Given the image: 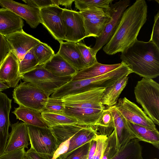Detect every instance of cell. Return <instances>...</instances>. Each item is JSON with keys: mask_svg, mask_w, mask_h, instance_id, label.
Listing matches in <instances>:
<instances>
[{"mask_svg": "<svg viewBox=\"0 0 159 159\" xmlns=\"http://www.w3.org/2000/svg\"><path fill=\"white\" fill-rule=\"evenodd\" d=\"M147 5L144 0H137L123 12L118 25L103 50L108 55L122 52L137 39L146 22Z\"/></svg>", "mask_w": 159, "mask_h": 159, "instance_id": "6da1fadb", "label": "cell"}, {"mask_svg": "<svg viewBox=\"0 0 159 159\" xmlns=\"http://www.w3.org/2000/svg\"><path fill=\"white\" fill-rule=\"evenodd\" d=\"M120 58L140 77L152 79L159 75V48L151 41L137 39L121 52Z\"/></svg>", "mask_w": 159, "mask_h": 159, "instance_id": "7a4b0ae2", "label": "cell"}, {"mask_svg": "<svg viewBox=\"0 0 159 159\" xmlns=\"http://www.w3.org/2000/svg\"><path fill=\"white\" fill-rule=\"evenodd\" d=\"M105 88H99L81 93L64 97V114L76 118L78 123L89 124L97 118L98 109L105 108L101 102Z\"/></svg>", "mask_w": 159, "mask_h": 159, "instance_id": "3957f363", "label": "cell"}, {"mask_svg": "<svg viewBox=\"0 0 159 159\" xmlns=\"http://www.w3.org/2000/svg\"><path fill=\"white\" fill-rule=\"evenodd\" d=\"M136 102L155 124L159 125V84L152 79L143 78L134 88Z\"/></svg>", "mask_w": 159, "mask_h": 159, "instance_id": "277c9868", "label": "cell"}, {"mask_svg": "<svg viewBox=\"0 0 159 159\" xmlns=\"http://www.w3.org/2000/svg\"><path fill=\"white\" fill-rule=\"evenodd\" d=\"M12 96L14 102L19 106L41 113L49 97L37 86L26 82H21L14 88Z\"/></svg>", "mask_w": 159, "mask_h": 159, "instance_id": "5b68a950", "label": "cell"}, {"mask_svg": "<svg viewBox=\"0 0 159 159\" xmlns=\"http://www.w3.org/2000/svg\"><path fill=\"white\" fill-rule=\"evenodd\" d=\"M72 76H58L43 67L38 66L21 75V79L24 82L33 84L49 97L59 88L71 80Z\"/></svg>", "mask_w": 159, "mask_h": 159, "instance_id": "8992f818", "label": "cell"}, {"mask_svg": "<svg viewBox=\"0 0 159 159\" xmlns=\"http://www.w3.org/2000/svg\"><path fill=\"white\" fill-rule=\"evenodd\" d=\"M30 148L40 153L53 154L58 147L50 128L27 125Z\"/></svg>", "mask_w": 159, "mask_h": 159, "instance_id": "52a82bcc", "label": "cell"}, {"mask_svg": "<svg viewBox=\"0 0 159 159\" xmlns=\"http://www.w3.org/2000/svg\"><path fill=\"white\" fill-rule=\"evenodd\" d=\"M130 3L129 0H120L114 4L111 3L109 12L111 19L105 25L101 35L96 38L94 46L90 48L94 55L96 56L98 51L109 41L118 25L123 12L129 7Z\"/></svg>", "mask_w": 159, "mask_h": 159, "instance_id": "ba28073f", "label": "cell"}, {"mask_svg": "<svg viewBox=\"0 0 159 159\" xmlns=\"http://www.w3.org/2000/svg\"><path fill=\"white\" fill-rule=\"evenodd\" d=\"M62 18L65 41L77 43L89 37L85 26L84 19L80 12L64 8Z\"/></svg>", "mask_w": 159, "mask_h": 159, "instance_id": "9c48e42d", "label": "cell"}, {"mask_svg": "<svg viewBox=\"0 0 159 159\" xmlns=\"http://www.w3.org/2000/svg\"><path fill=\"white\" fill-rule=\"evenodd\" d=\"M41 23L59 43L65 40L62 18L63 8L51 5L40 9Z\"/></svg>", "mask_w": 159, "mask_h": 159, "instance_id": "30bf717a", "label": "cell"}, {"mask_svg": "<svg viewBox=\"0 0 159 159\" xmlns=\"http://www.w3.org/2000/svg\"><path fill=\"white\" fill-rule=\"evenodd\" d=\"M115 106L128 121L152 130L158 131L155 124L142 109L126 97L120 98Z\"/></svg>", "mask_w": 159, "mask_h": 159, "instance_id": "8fae6325", "label": "cell"}, {"mask_svg": "<svg viewBox=\"0 0 159 159\" xmlns=\"http://www.w3.org/2000/svg\"><path fill=\"white\" fill-rule=\"evenodd\" d=\"M109 11L94 7L80 11L83 17L89 37L96 38L101 35L105 25L111 19Z\"/></svg>", "mask_w": 159, "mask_h": 159, "instance_id": "7c38bea8", "label": "cell"}, {"mask_svg": "<svg viewBox=\"0 0 159 159\" xmlns=\"http://www.w3.org/2000/svg\"><path fill=\"white\" fill-rule=\"evenodd\" d=\"M5 37L9 50L15 53L19 61L29 50L41 42L23 30Z\"/></svg>", "mask_w": 159, "mask_h": 159, "instance_id": "4fadbf2b", "label": "cell"}, {"mask_svg": "<svg viewBox=\"0 0 159 159\" xmlns=\"http://www.w3.org/2000/svg\"><path fill=\"white\" fill-rule=\"evenodd\" d=\"M0 6L24 19L32 28H36L41 23L40 9L13 0H0Z\"/></svg>", "mask_w": 159, "mask_h": 159, "instance_id": "5bb4252c", "label": "cell"}, {"mask_svg": "<svg viewBox=\"0 0 159 159\" xmlns=\"http://www.w3.org/2000/svg\"><path fill=\"white\" fill-rule=\"evenodd\" d=\"M19 64L17 57L10 50L0 65V80L10 88H15L21 79Z\"/></svg>", "mask_w": 159, "mask_h": 159, "instance_id": "9a60e30c", "label": "cell"}, {"mask_svg": "<svg viewBox=\"0 0 159 159\" xmlns=\"http://www.w3.org/2000/svg\"><path fill=\"white\" fill-rule=\"evenodd\" d=\"M109 108L113 118L116 147L118 151L134 138L127 120L119 112L115 106Z\"/></svg>", "mask_w": 159, "mask_h": 159, "instance_id": "2e32d148", "label": "cell"}, {"mask_svg": "<svg viewBox=\"0 0 159 159\" xmlns=\"http://www.w3.org/2000/svg\"><path fill=\"white\" fill-rule=\"evenodd\" d=\"M11 127L4 152H13L22 148H28L29 138L26 124L18 121L12 124Z\"/></svg>", "mask_w": 159, "mask_h": 159, "instance_id": "e0dca14e", "label": "cell"}, {"mask_svg": "<svg viewBox=\"0 0 159 159\" xmlns=\"http://www.w3.org/2000/svg\"><path fill=\"white\" fill-rule=\"evenodd\" d=\"M11 102L6 94L0 92V155L4 152L9 135Z\"/></svg>", "mask_w": 159, "mask_h": 159, "instance_id": "ac0fdd59", "label": "cell"}, {"mask_svg": "<svg viewBox=\"0 0 159 159\" xmlns=\"http://www.w3.org/2000/svg\"><path fill=\"white\" fill-rule=\"evenodd\" d=\"M57 53L78 71L86 68L84 59L76 43L61 42Z\"/></svg>", "mask_w": 159, "mask_h": 159, "instance_id": "d6986e66", "label": "cell"}, {"mask_svg": "<svg viewBox=\"0 0 159 159\" xmlns=\"http://www.w3.org/2000/svg\"><path fill=\"white\" fill-rule=\"evenodd\" d=\"M24 21L10 10L0 8V34L4 36L23 30Z\"/></svg>", "mask_w": 159, "mask_h": 159, "instance_id": "ffe728a7", "label": "cell"}, {"mask_svg": "<svg viewBox=\"0 0 159 159\" xmlns=\"http://www.w3.org/2000/svg\"><path fill=\"white\" fill-rule=\"evenodd\" d=\"M43 67L54 75L59 77L72 76L78 71L57 53Z\"/></svg>", "mask_w": 159, "mask_h": 159, "instance_id": "44dd1931", "label": "cell"}, {"mask_svg": "<svg viewBox=\"0 0 159 159\" xmlns=\"http://www.w3.org/2000/svg\"><path fill=\"white\" fill-rule=\"evenodd\" d=\"M121 65V63L106 65L98 62L90 66L78 71L72 76L71 80H79L98 76L115 69Z\"/></svg>", "mask_w": 159, "mask_h": 159, "instance_id": "7402d4cb", "label": "cell"}, {"mask_svg": "<svg viewBox=\"0 0 159 159\" xmlns=\"http://www.w3.org/2000/svg\"><path fill=\"white\" fill-rule=\"evenodd\" d=\"M12 113L16 116V119L22 120L27 125L41 127H48L41 113L36 110L19 106L15 108Z\"/></svg>", "mask_w": 159, "mask_h": 159, "instance_id": "603a6c76", "label": "cell"}, {"mask_svg": "<svg viewBox=\"0 0 159 159\" xmlns=\"http://www.w3.org/2000/svg\"><path fill=\"white\" fill-rule=\"evenodd\" d=\"M128 77L126 76L112 85L105 88L102 95L101 102L106 107L115 105L120 95L126 86Z\"/></svg>", "mask_w": 159, "mask_h": 159, "instance_id": "cb8c5ba5", "label": "cell"}, {"mask_svg": "<svg viewBox=\"0 0 159 159\" xmlns=\"http://www.w3.org/2000/svg\"><path fill=\"white\" fill-rule=\"evenodd\" d=\"M127 121L134 139L150 143L156 148L159 149V132L158 130H152Z\"/></svg>", "mask_w": 159, "mask_h": 159, "instance_id": "d4e9b609", "label": "cell"}, {"mask_svg": "<svg viewBox=\"0 0 159 159\" xmlns=\"http://www.w3.org/2000/svg\"><path fill=\"white\" fill-rule=\"evenodd\" d=\"M98 134L94 127L86 126L70 138L69 148L66 153L95 139Z\"/></svg>", "mask_w": 159, "mask_h": 159, "instance_id": "484cf974", "label": "cell"}, {"mask_svg": "<svg viewBox=\"0 0 159 159\" xmlns=\"http://www.w3.org/2000/svg\"><path fill=\"white\" fill-rule=\"evenodd\" d=\"M86 125L77 123L59 125L50 127L49 128L56 139L59 147L61 144L71 138Z\"/></svg>", "mask_w": 159, "mask_h": 159, "instance_id": "4316f807", "label": "cell"}, {"mask_svg": "<svg viewBox=\"0 0 159 159\" xmlns=\"http://www.w3.org/2000/svg\"><path fill=\"white\" fill-rule=\"evenodd\" d=\"M112 159H143L139 141L136 139H131Z\"/></svg>", "mask_w": 159, "mask_h": 159, "instance_id": "83f0119b", "label": "cell"}, {"mask_svg": "<svg viewBox=\"0 0 159 159\" xmlns=\"http://www.w3.org/2000/svg\"><path fill=\"white\" fill-rule=\"evenodd\" d=\"M99 135L108 136L114 129L113 118L109 107H106L94 127Z\"/></svg>", "mask_w": 159, "mask_h": 159, "instance_id": "f1b7e54d", "label": "cell"}, {"mask_svg": "<svg viewBox=\"0 0 159 159\" xmlns=\"http://www.w3.org/2000/svg\"><path fill=\"white\" fill-rule=\"evenodd\" d=\"M33 49L38 67H43L55 54L54 51L49 46L42 42L34 46Z\"/></svg>", "mask_w": 159, "mask_h": 159, "instance_id": "f546056e", "label": "cell"}, {"mask_svg": "<svg viewBox=\"0 0 159 159\" xmlns=\"http://www.w3.org/2000/svg\"><path fill=\"white\" fill-rule=\"evenodd\" d=\"M42 116L49 127L59 125L76 124L75 118L65 115L49 113H41Z\"/></svg>", "mask_w": 159, "mask_h": 159, "instance_id": "4dcf8cb0", "label": "cell"}, {"mask_svg": "<svg viewBox=\"0 0 159 159\" xmlns=\"http://www.w3.org/2000/svg\"><path fill=\"white\" fill-rule=\"evenodd\" d=\"M112 0H75V7L82 11L84 10L97 7L108 11Z\"/></svg>", "mask_w": 159, "mask_h": 159, "instance_id": "1f68e13d", "label": "cell"}, {"mask_svg": "<svg viewBox=\"0 0 159 159\" xmlns=\"http://www.w3.org/2000/svg\"><path fill=\"white\" fill-rule=\"evenodd\" d=\"M38 62L34 54L33 48L29 50L19 61V72L20 75L38 66Z\"/></svg>", "mask_w": 159, "mask_h": 159, "instance_id": "d6a6232c", "label": "cell"}, {"mask_svg": "<svg viewBox=\"0 0 159 159\" xmlns=\"http://www.w3.org/2000/svg\"><path fill=\"white\" fill-rule=\"evenodd\" d=\"M65 105L62 98L49 97L42 113L64 115Z\"/></svg>", "mask_w": 159, "mask_h": 159, "instance_id": "836d02e7", "label": "cell"}, {"mask_svg": "<svg viewBox=\"0 0 159 159\" xmlns=\"http://www.w3.org/2000/svg\"><path fill=\"white\" fill-rule=\"evenodd\" d=\"M90 145V142H88L71 152L61 155V159H87Z\"/></svg>", "mask_w": 159, "mask_h": 159, "instance_id": "e575fe53", "label": "cell"}, {"mask_svg": "<svg viewBox=\"0 0 159 159\" xmlns=\"http://www.w3.org/2000/svg\"><path fill=\"white\" fill-rule=\"evenodd\" d=\"M117 152L115 133L113 130L112 133L107 136L106 146L102 159H112Z\"/></svg>", "mask_w": 159, "mask_h": 159, "instance_id": "d590c367", "label": "cell"}, {"mask_svg": "<svg viewBox=\"0 0 159 159\" xmlns=\"http://www.w3.org/2000/svg\"><path fill=\"white\" fill-rule=\"evenodd\" d=\"M76 44L83 57L86 68L98 62L96 56L91 51V48L81 43H76Z\"/></svg>", "mask_w": 159, "mask_h": 159, "instance_id": "8d00e7d4", "label": "cell"}, {"mask_svg": "<svg viewBox=\"0 0 159 159\" xmlns=\"http://www.w3.org/2000/svg\"><path fill=\"white\" fill-rule=\"evenodd\" d=\"M107 136L98 134L96 139L97 142L96 149L92 159H102L106 146Z\"/></svg>", "mask_w": 159, "mask_h": 159, "instance_id": "74e56055", "label": "cell"}, {"mask_svg": "<svg viewBox=\"0 0 159 159\" xmlns=\"http://www.w3.org/2000/svg\"><path fill=\"white\" fill-rule=\"evenodd\" d=\"M159 11L154 16V23L150 41L159 48Z\"/></svg>", "mask_w": 159, "mask_h": 159, "instance_id": "f35d334b", "label": "cell"}, {"mask_svg": "<svg viewBox=\"0 0 159 159\" xmlns=\"http://www.w3.org/2000/svg\"><path fill=\"white\" fill-rule=\"evenodd\" d=\"M22 1L31 7L40 9L55 5L53 0H23Z\"/></svg>", "mask_w": 159, "mask_h": 159, "instance_id": "ab89813d", "label": "cell"}, {"mask_svg": "<svg viewBox=\"0 0 159 159\" xmlns=\"http://www.w3.org/2000/svg\"><path fill=\"white\" fill-rule=\"evenodd\" d=\"M25 148L10 152H4L0 155V159H22L25 153Z\"/></svg>", "mask_w": 159, "mask_h": 159, "instance_id": "60d3db41", "label": "cell"}, {"mask_svg": "<svg viewBox=\"0 0 159 159\" xmlns=\"http://www.w3.org/2000/svg\"><path fill=\"white\" fill-rule=\"evenodd\" d=\"M53 155L39 153L30 148L25 152V157L27 159H52Z\"/></svg>", "mask_w": 159, "mask_h": 159, "instance_id": "b9f144b4", "label": "cell"}, {"mask_svg": "<svg viewBox=\"0 0 159 159\" xmlns=\"http://www.w3.org/2000/svg\"><path fill=\"white\" fill-rule=\"evenodd\" d=\"M9 51L5 37L0 34V65Z\"/></svg>", "mask_w": 159, "mask_h": 159, "instance_id": "7bdbcfd3", "label": "cell"}, {"mask_svg": "<svg viewBox=\"0 0 159 159\" xmlns=\"http://www.w3.org/2000/svg\"><path fill=\"white\" fill-rule=\"evenodd\" d=\"M70 139L60 144L54 152L52 159H56L61 155L67 152L69 148Z\"/></svg>", "mask_w": 159, "mask_h": 159, "instance_id": "ee69618b", "label": "cell"}, {"mask_svg": "<svg viewBox=\"0 0 159 159\" xmlns=\"http://www.w3.org/2000/svg\"><path fill=\"white\" fill-rule=\"evenodd\" d=\"M74 0H53L55 5L59 6V5L63 6L69 10H72L71 6Z\"/></svg>", "mask_w": 159, "mask_h": 159, "instance_id": "f6af8a7d", "label": "cell"}, {"mask_svg": "<svg viewBox=\"0 0 159 159\" xmlns=\"http://www.w3.org/2000/svg\"><path fill=\"white\" fill-rule=\"evenodd\" d=\"M9 88L7 84L0 80V92L8 89Z\"/></svg>", "mask_w": 159, "mask_h": 159, "instance_id": "bcb514c9", "label": "cell"}, {"mask_svg": "<svg viewBox=\"0 0 159 159\" xmlns=\"http://www.w3.org/2000/svg\"><path fill=\"white\" fill-rule=\"evenodd\" d=\"M56 159H61L59 157L57 158Z\"/></svg>", "mask_w": 159, "mask_h": 159, "instance_id": "7dc6e473", "label": "cell"}, {"mask_svg": "<svg viewBox=\"0 0 159 159\" xmlns=\"http://www.w3.org/2000/svg\"><path fill=\"white\" fill-rule=\"evenodd\" d=\"M22 159H27L25 157Z\"/></svg>", "mask_w": 159, "mask_h": 159, "instance_id": "c3c4849f", "label": "cell"}, {"mask_svg": "<svg viewBox=\"0 0 159 159\" xmlns=\"http://www.w3.org/2000/svg\"></svg>", "mask_w": 159, "mask_h": 159, "instance_id": "681fc988", "label": "cell"}]
</instances>
